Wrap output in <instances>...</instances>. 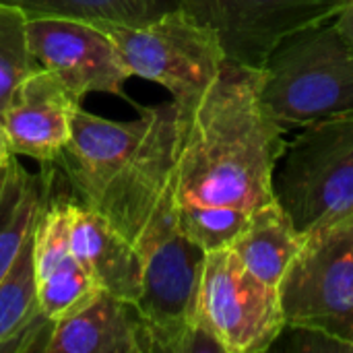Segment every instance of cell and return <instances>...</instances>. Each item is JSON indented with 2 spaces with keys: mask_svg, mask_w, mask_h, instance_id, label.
Masks as SVG:
<instances>
[{
  "mask_svg": "<svg viewBox=\"0 0 353 353\" xmlns=\"http://www.w3.org/2000/svg\"><path fill=\"white\" fill-rule=\"evenodd\" d=\"M263 68L225 60L199 97L178 105L172 209L205 252L230 246L246 221L275 201L273 176L285 128L261 99Z\"/></svg>",
  "mask_w": 353,
  "mask_h": 353,
  "instance_id": "cell-1",
  "label": "cell"
},
{
  "mask_svg": "<svg viewBox=\"0 0 353 353\" xmlns=\"http://www.w3.org/2000/svg\"><path fill=\"white\" fill-rule=\"evenodd\" d=\"M178 137L176 101L139 108L130 122L74 112L70 141L56 163L70 194L105 215L134 246L172 211Z\"/></svg>",
  "mask_w": 353,
  "mask_h": 353,
  "instance_id": "cell-2",
  "label": "cell"
},
{
  "mask_svg": "<svg viewBox=\"0 0 353 353\" xmlns=\"http://www.w3.org/2000/svg\"><path fill=\"white\" fill-rule=\"evenodd\" d=\"M261 99L285 130L353 112V43L335 17L296 31L271 52Z\"/></svg>",
  "mask_w": 353,
  "mask_h": 353,
  "instance_id": "cell-3",
  "label": "cell"
},
{
  "mask_svg": "<svg viewBox=\"0 0 353 353\" xmlns=\"http://www.w3.org/2000/svg\"><path fill=\"white\" fill-rule=\"evenodd\" d=\"M285 327L353 352V215L306 234L279 283Z\"/></svg>",
  "mask_w": 353,
  "mask_h": 353,
  "instance_id": "cell-4",
  "label": "cell"
},
{
  "mask_svg": "<svg viewBox=\"0 0 353 353\" xmlns=\"http://www.w3.org/2000/svg\"><path fill=\"white\" fill-rule=\"evenodd\" d=\"M275 199L308 234L353 215V112L312 122L285 145Z\"/></svg>",
  "mask_w": 353,
  "mask_h": 353,
  "instance_id": "cell-5",
  "label": "cell"
},
{
  "mask_svg": "<svg viewBox=\"0 0 353 353\" xmlns=\"http://www.w3.org/2000/svg\"><path fill=\"white\" fill-rule=\"evenodd\" d=\"M139 252L143 292L137 308L145 321L151 352L215 350L196 325L205 250L182 234L176 217H170L145 236Z\"/></svg>",
  "mask_w": 353,
  "mask_h": 353,
  "instance_id": "cell-6",
  "label": "cell"
},
{
  "mask_svg": "<svg viewBox=\"0 0 353 353\" xmlns=\"http://www.w3.org/2000/svg\"><path fill=\"white\" fill-rule=\"evenodd\" d=\"M132 77L157 83L182 103L199 97L228 60L219 35L182 6L143 25L103 27Z\"/></svg>",
  "mask_w": 353,
  "mask_h": 353,
  "instance_id": "cell-7",
  "label": "cell"
},
{
  "mask_svg": "<svg viewBox=\"0 0 353 353\" xmlns=\"http://www.w3.org/2000/svg\"><path fill=\"white\" fill-rule=\"evenodd\" d=\"M196 325L217 352H267L285 329L279 290L252 275L232 246L207 250Z\"/></svg>",
  "mask_w": 353,
  "mask_h": 353,
  "instance_id": "cell-8",
  "label": "cell"
},
{
  "mask_svg": "<svg viewBox=\"0 0 353 353\" xmlns=\"http://www.w3.org/2000/svg\"><path fill=\"white\" fill-rule=\"evenodd\" d=\"M347 0H180L221 39L228 60L263 68L290 35L333 19Z\"/></svg>",
  "mask_w": 353,
  "mask_h": 353,
  "instance_id": "cell-9",
  "label": "cell"
},
{
  "mask_svg": "<svg viewBox=\"0 0 353 353\" xmlns=\"http://www.w3.org/2000/svg\"><path fill=\"white\" fill-rule=\"evenodd\" d=\"M29 46L37 64L56 74L81 101L89 93L126 97L132 77L110 33L79 19H29Z\"/></svg>",
  "mask_w": 353,
  "mask_h": 353,
  "instance_id": "cell-10",
  "label": "cell"
},
{
  "mask_svg": "<svg viewBox=\"0 0 353 353\" xmlns=\"http://www.w3.org/2000/svg\"><path fill=\"white\" fill-rule=\"evenodd\" d=\"M81 99L50 70L37 68L10 93L0 112L14 155L56 163L70 141L72 118Z\"/></svg>",
  "mask_w": 353,
  "mask_h": 353,
  "instance_id": "cell-11",
  "label": "cell"
},
{
  "mask_svg": "<svg viewBox=\"0 0 353 353\" xmlns=\"http://www.w3.org/2000/svg\"><path fill=\"white\" fill-rule=\"evenodd\" d=\"M43 168L48 170V192L33 234L37 300L41 312L58 323L85 306L99 290L70 246V190L54 192L50 168Z\"/></svg>",
  "mask_w": 353,
  "mask_h": 353,
  "instance_id": "cell-12",
  "label": "cell"
},
{
  "mask_svg": "<svg viewBox=\"0 0 353 353\" xmlns=\"http://www.w3.org/2000/svg\"><path fill=\"white\" fill-rule=\"evenodd\" d=\"M70 246L99 292L137 304L143 292L139 248L99 211L68 199Z\"/></svg>",
  "mask_w": 353,
  "mask_h": 353,
  "instance_id": "cell-13",
  "label": "cell"
},
{
  "mask_svg": "<svg viewBox=\"0 0 353 353\" xmlns=\"http://www.w3.org/2000/svg\"><path fill=\"white\" fill-rule=\"evenodd\" d=\"M48 353H151V341L137 304L97 292L56 323Z\"/></svg>",
  "mask_w": 353,
  "mask_h": 353,
  "instance_id": "cell-14",
  "label": "cell"
},
{
  "mask_svg": "<svg viewBox=\"0 0 353 353\" xmlns=\"http://www.w3.org/2000/svg\"><path fill=\"white\" fill-rule=\"evenodd\" d=\"M302 234L275 199L261 207L230 244L244 267L267 285L279 290L281 277L304 244Z\"/></svg>",
  "mask_w": 353,
  "mask_h": 353,
  "instance_id": "cell-15",
  "label": "cell"
},
{
  "mask_svg": "<svg viewBox=\"0 0 353 353\" xmlns=\"http://www.w3.org/2000/svg\"><path fill=\"white\" fill-rule=\"evenodd\" d=\"M46 192V168L41 174L31 176L17 157H12V161L0 170V279L31 238Z\"/></svg>",
  "mask_w": 353,
  "mask_h": 353,
  "instance_id": "cell-16",
  "label": "cell"
},
{
  "mask_svg": "<svg viewBox=\"0 0 353 353\" xmlns=\"http://www.w3.org/2000/svg\"><path fill=\"white\" fill-rule=\"evenodd\" d=\"M27 19L60 17L108 25H143L180 6V0H0Z\"/></svg>",
  "mask_w": 353,
  "mask_h": 353,
  "instance_id": "cell-17",
  "label": "cell"
},
{
  "mask_svg": "<svg viewBox=\"0 0 353 353\" xmlns=\"http://www.w3.org/2000/svg\"><path fill=\"white\" fill-rule=\"evenodd\" d=\"M33 234L0 279V345L41 314L37 300Z\"/></svg>",
  "mask_w": 353,
  "mask_h": 353,
  "instance_id": "cell-18",
  "label": "cell"
},
{
  "mask_svg": "<svg viewBox=\"0 0 353 353\" xmlns=\"http://www.w3.org/2000/svg\"><path fill=\"white\" fill-rule=\"evenodd\" d=\"M39 64L29 46V19L23 10L0 4V112L19 83Z\"/></svg>",
  "mask_w": 353,
  "mask_h": 353,
  "instance_id": "cell-19",
  "label": "cell"
},
{
  "mask_svg": "<svg viewBox=\"0 0 353 353\" xmlns=\"http://www.w3.org/2000/svg\"><path fill=\"white\" fill-rule=\"evenodd\" d=\"M335 21H337L341 31L350 37V41L353 43V0H347L343 4V8L335 14Z\"/></svg>",
  "mask_w": 353,
  "mask_h": 353,
  "instance_id": "cell-20",
  "label": "cell"
},
{
  "mask_svg": "<svg viewBox=\"0 0 353 353\" xmlns=\"http://www.w3.org/2000/svg\"><path fill=\"white\" fill-rule=\"evenodd\" d=\"M12 157H17L10 149V143H8V137L4 132V124H2V118H0V170L4 165H8L12 161Z\"/></svg>",
  "mask_w": 353,
  "mask_h": 353,
  "instance_id": "cell-21",
  "label": "cell"
}]
</instances>
